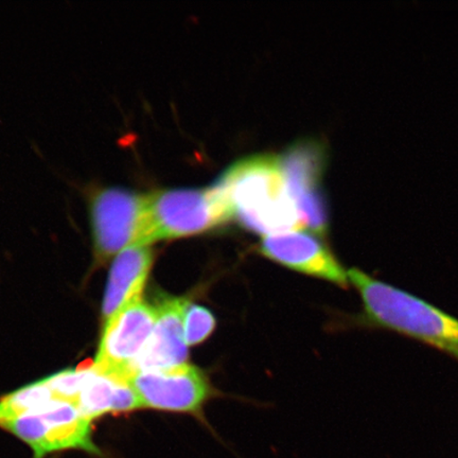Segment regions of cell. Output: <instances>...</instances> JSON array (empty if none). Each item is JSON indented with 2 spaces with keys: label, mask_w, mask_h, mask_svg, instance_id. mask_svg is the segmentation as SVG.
<instances>
[{
  "label": "cell",
  "mask_w": 458,
  "mask_h": 458,
  "mask_svg": "<svg viewBox=\"0 0 458 458\" xmlns=\"http://www.w3.org/2000/svg\"><path fill=\"white\" fill-rule=\"evenodd\" d=\"M233 219L251 231L268 234L305 228L282 165L274 156L239 160L217 181Z\"/></svg>",
  "instance_id": "6da1fadb"
},
{
  "label": "cell",
  "mask_w": 458,
  "mask_h": 458,
  "mask_svg": "<svg viewBox=\"0 0 458 458\" xmlns=\"http://www.w3.org/2000/svg\"><path fill=\"white\" fill-rule=\"evenodd\" d=\"M348 278L372 325L426 343L458 362V318L357 267L348 270Z\"/></svg>",
  "instance_id": "7a4b0ae2"
},
{
  "label": "cell",
  "mask_w": 458,
  "mask_h": 458,
  "mask_svg": "<svg viewBox=\"0 0 458 458\" xmlns=\"http://www.w3.org/2000/svg\"><path fill=\"white\" fill-rule=\"evenodd\" d=\"M148 193L150 243L203 233L233 219L220 188H164Z\"/></svg>",
  "instance_id": "3957f363"
},
{
  "label": "cell",
  "mask_w": 458,
  "mask_h": 458,
  "mask_svg": "<svg viewBox=\"0 0 458 458\" xmlns=\"http://www.w3.org/2000/svg\"><path fill=\"white\" fill-rule=\"evenodd\" d=\"M95 254L100 261L133 246H150L148 193L127 187L102 186L89 193Z\"/></svg>",
  "instance_id": "277c9868"
},
{
  "label": "cell",
  "mask_w": 458,
  "mask_h": 458,
  "mask_svg": "<svg viewBox=\"0 0 458 458\" xmlns=\"http://www.w3.org/2000/svg\"><path fill=\"white\" fill-rule=\"evenodd\" d=\"M91 422L73 404L55 400L43 411L2 422L0 428L27 444L32 458H46L66 450L100 456Z\"/></svg>",
  "instance_id": "5b68a950"
},
{
  "label": "cell",
  "mask_w": 458,
  "mask_h": 458,
  "mask_svg": "<svg viewBox=\"0 0 458 458\" xmlns=\"http://www.w3.org/2000/svg\"><path fill=\"white\" fill-rule=\"evenodd\" d=\"M125 383L139 394L141 408L191 414L209 428L204 406L215 396L216 389L208 376L197 366L186 363L139 372Z\"/></svg>",
  "instance_id": "8992f818"
},
{
  "label": "cell",
  "mask_w": 458,
  "mask_h": 458,
  "mask_svg": "<svg viewBox=\"0 0 458 458\" xmlns=\"http://www.w3.org/2000/svg\"><path fill=\"white\" fill-rule=\"evenodd\" d=\"M157 319V307L141 297L114 314L105 324L93 370L114 381L127 382L131 365L150 339Z\"/></svg>",
  "instance_id": "52a82bcc"
},
{
  "label": "cell",
  "mask_w": 458,
  "mask_h": 458,
  "mask_svg": "<svg viewBox=\"0 0 458 458\" xmlns=\"http://www.w3.org/2000/svg\"><path fill=\"white\" fill-rule=\"evenodd\" d=\"M261 254L291 270L327 280L346 289L348 271L344 270L327 246L313 234L291 231L263 237Z\"/></svg>",
  "instance_id": "ba28073f"
},
{
  "label": "cell",
  "mask_w": 458,
  "mask_h": 458,
  "mask_svg": "<svg viewBox=\"0 0 458 458\" xmlns=\"http://www.w3.org/2000/svg\"><path fill=\"white\" fill-rule=\"evenodd\" d=\"M280 159L303 225L322 234L327 228V211L320 182L324 162L322 147L314 142L299 143Z\"/></svg>",
  "instance_id": "9c48e42d"
},
{
  "label": "cell",
  "mask_w": 458,
  "mask_h": 458,
  "mask_svg": "<svg viewBox=\"0 0 458 458\" xmlns=\"http://www.w3.org/2000/svg\"><path fill=\"white\" fill-rule=\"evenodd\" d=\"M188 305L186 299L179 297H167L158 303L156 327L131 365V376L186 364L184 317Z\"/></svg>",
  "instance_id": "30bf717a"
},
{
  "label": "cell",
  "mask_w": 458,
  "mask_h": 458,
  "mask_svg": "<svg viewBox=\"0 0 458 458\" xmlns=\"http://www.w3.org/2000/svg\"><path fill=\"white\" fill-rule=\"evenodd\" d=\"M150 246L139 245L119 253L114 260L102 305L105 324L131 301L140 299L153 265Z\"/></svg>",
  "instance_id": "8fae6325"
},
{
  "label": "cell",
  "mask_w": 458,
  "mask_h": 458,
  "mask_svg": "<svg viewBox=\"0 0 458 458\" xmlns=\"http://www.w3.org/2000/svg\"><path fill=\"white\" fill-rule=\"evenodd\" d=\"M55 400L53 392L44 380L32 383L0 399V423L38 413Z\"/></svg>",
  "instance_id": "7c38bea8"
},
{
  "label": "cell",
  "mask_w": 458,
  "mask_h": 458,
  "mask_svg": "<svg viewBox=\"0 0 458 458\" xmlns=\"http://www.w3.org/2000/svg\"><path fill=\"white\" fill-rule=\"evenodd\" d=\"M117 381L94 371L80 394L77 409L83 417L93 421L96 418L114 413Z\"/></svg>",
  "instance_id": "4fadbf2b"
},
{
  "label": "cell",
  "mask_w": 458,
  "mask_h": 458,
  "mask_svg": "<svg viewBox=\"0 0 458 458\" xmlns=\"http://www.w3.org/2000/svg\"><path fill=\"white\" fill-rule=\"evenodd\" d=\"M93 374V369L88 370L67 369L57 372L44 381L53 392L55 400L64 401L77 408L80 394Z\"/></svg>",
  "instance_id": "5bb4252c"
},
{
  "label": "cell",
  "mask_w": 458,
  "mask_h": 458,
  "mask_svg": "<svg viewBox=\"0 0 458 458\" xmlns=\"http://www.w3.org/2000/svg\"><path fill=\"white\" fill-rule=\"evenodd\" d=\"M216 318L208 308L189 302L184 317V335L188 347L198 345L213 334Z\"/></svg>",
  "instance_id": "9a60e30c"
}]
</instances>
